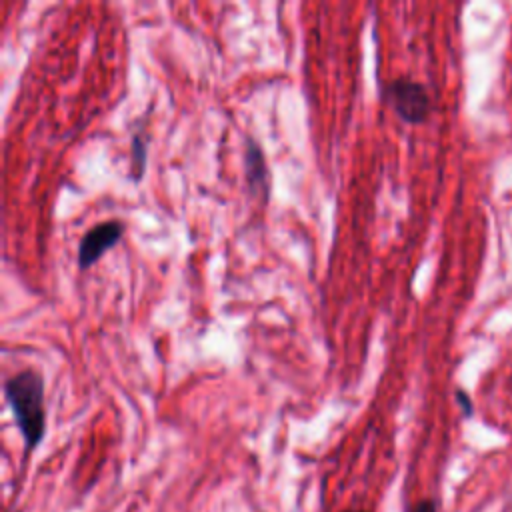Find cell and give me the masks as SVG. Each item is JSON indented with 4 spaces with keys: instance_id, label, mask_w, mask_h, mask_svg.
I'll use <instances>...</instances> for the list:
<instances>
[{
    "instance_id": "obj_1",
    "label": "cell",
    "mask_w": 512,
    "mask_h": 512,
    "mask_svg": "<svg viewBox=\"0 0 512 512\" xmlns=\"http://www.w3.org/2000/svg\"><path fill=\"white\" fill-rule=\"evenodd\" d=\"M4 398L14 414L16 426L28 450L36 448L44 438L46 410H44V378L34 368H24L4 382Z\"/></svg>"
},
{
    "instance_id": "obj_2",
    "label": "cell",
    "mask_w": 512,
    "mask_h": 512,
    "mask_svg": "<svg viewBox=\"0 0 512 512\" xmlns=\"http://www.w3.org/2000/svg\"><path fill=\"white\" fill-rule=\"evenodd\" d=\"M382 98L408 124H420L430 114V96L418 80L394 78L384 86Z\"/></svg>"
},
{
    "instance_id": "obj_3",
    "label": "cell",
    "mask_w": 512,
    "mask_h": 512,
    "mask_svg": "<svg viewBox=\"0 0 512 512\" xmlns=\"http://www.w3.org/2000/svg\"><path fill=\"white\" fill-rule=\"evenodd\" d=\"M126 232V224L122 220H104L94 224L78 244V268L88 270L94 266L104 252L114 248Z\"/></svg>"
},
{
    "instance_id": "obj_4",
    "label": "cell",
    "mask_w": 512,
    "mask_h": 512,
    "mask_svg": "<svg viewBox=\"0 0 512 512\" xmlns=\"http://www.w3.org/2000/svg\"><path fill=\"white\" fill-rule=\"evenodd\" d=\"M242 164H244V180L250 194L266 202L270 198V170H268L264 150L254 138H246Z\"/></svg>"
},
{
    "instance_id": "obj_5",
    "label": "cell",
    "mask_w": 512,
    "mask_h": 512,
    "mask_svg": "<svg viewBox=\"0 0 512 512\" xmlns=\"http://www.w3.org/2000/svg\"><path fill=\"white\" fill-rule=\"evenodd\" d=\"M146 154H148V140L144 128L132 132L130 136V178L140 182L146 172Z\"/></svg>"
},
{
    "instance_id": "obj_6",
    "label": "cell",
    "mask_w": 512,
    "mask_h": 512,
    "mask_svg": "<svg viewBox=\"0 0 512 512\" xmlns=\"http://www.w3.org/2000/svg\"><path fill=\"white\" fill-rule=\"evenodd\" d=\"M456 396H458V400H460V404H462V406H464V408H466V414H470V412H472V408H470V402H468V396H466V394H464V392H458V394H456Z\"/></svg>"
}]
</instances>
